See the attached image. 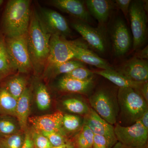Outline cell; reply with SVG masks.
<instances>
[{
  "label": "cell",
  "instance_id": "6da1fadb",
  "mask_svg": "<svg viewBox=\"0 0 148 148\" xmlns=\"http://www.w3.org/2000/svg\"><path fill=\"white\" fill-rule=\"evenodd\" d=\"M51 37L43 29L36 10H33L27 33V44L32 69L37 74L45 69L49 55Z\"/></svg>",
  "mask_w": 148,
  "mask_h": 148
},
{
  "label": "cell",
  "instance_id": "7a4b0ae2",
  "mask_svg": "<svg viewBox=\"0 0 148 148\" xmlns=\"http://www.w3.org/2000/svg\"><path fill=\"white\" fill-rule=\"evenodd\" d=\"M31 11L30 1H8L4 13L3 27L6 38L20 36L27 34Z\"/></svg>",
  "mask_w": 148,
  "mask_h": 148
},
{
  "label": "cell",
  "instance_id": "3957f363",
  "mask_svg": "<svg viewBox=\"0 0 148 148\" xmlns=\"http://www.w3.org/2000/svg\"><path fill=\"white\" fill-rule=\"evenodd\" d=\"M117 98L122 113L131 122L138 120L148 110L147 102L137 89L119 88Z\"/></svg>",
  "mask_w": 148,
  "mask_h": 148
},
{
  "label": "cell",
  "instance_id": "277c9868",
  "mask_svg": "<svg viewBox=\"0 0 148 148\" xmlns=\"http://www.w3.org/2000/svg\"><path fill=\"white\" fill-rule=\"evenodd\" d=\"M147 1H132L128 17L133 36V50H137L146 42L147 37Z\"/></svg>",
  "mask_w": 148,
  "mask_h": 148
},
{
  "label": "cell",
  "instance_id": "5b68a950",
  "mask_svg": "<svg viewBox=\"0 0 148 148\" xmlns=\"http://www.w3.org/2000/svg\"><path fill=\"white\" fill-rule=\"evenodd\" d=\"M7 51L13 70L27 73L32 66L27 44V34L20 36L5 38Z\"/></svg>",
  "mask_w": 148,
  "mask_h": 148
},
{
  "label": "cell",
  "instance_id": "8992f818",
  "mask_svg": "<svg viewBox=\"0 0 148 148\" xmlns=\"http://www.w3.org/2000/svg\"><path fill=\"white\" fill-rule=\"evenodd\" d=\"M92 109L110 124L116 123L118 107L113 94L110 90L101 88L97 90L89 98Z\"/></svg>",
  "mask_w": 148,
  "mask_h": 148
},
{
  "label": "cell",
  "instance_id": "52a82bcc",
  "mask_svg": "<svg viewBox=\"0 0 148 148\" xmlns=\"http://www.w3.org/2000/svg\"><path fill=\"white\" fill-rule=\"evenodd\" d=\"M114 131L118 142L127 148H145L147 146L148 130L139 120L126 127L116 124Z\"/></svg>",
  "mask_w": 148,
  "mask_h": 148
},
{
  "label": "cell",
  "instance_id": "ba28073f",
  "mask_svg": "<svg viewBox=\"0 0 148 148\" xmlns=\"http://www.w3.org/2000/svg\"><path fill=\"white\" fill-rule=\"evenodd\" d=\"M36 11L41 25L49 34L66 38L71 34V30L66 18L60 13L41 7Z\"/></svg>",
  "mask_w": 148,
  "mask_h": 148
},
{
  "label": "cell",
  "instance_id": "9c48e42d",
  "mask_svg": "<svg viewBox=\"0 0 148 148\" xmlns=\"http://www.w3.org/2000/svg\"><path fill=\"white\" fill-rule=\"evenodd\" d=\"M75 51L72 41L66 38L52 35L49 41V52L46 67L55 66L72 60Z\"/></svg>",
  "mask_w": 148,
  "mask_h": 148
},
{
  "label": "cell",
  "instance_id": "30bf717a",
  "mask_svg": "<svg viewBox=\"0 0 148 148\" xmlns=\"http://www.w3.org/2000/svg\"><path fill=\"white\" fill-rule=\"evenodd\" d=\"M72 27L81 35L90 47L100 53L106 49V41L104 32L100 28H95L84 21L78 19L72 23Z\"/></svg>",
  "mask_w": 148,
  "mask_h": 148
},
{
  "label": "cell",
  "instance_id": "8fae6325",
  "mask_svg": "<svg viewBox=\"0 0 148 148\" xmlns=\"http://www.w3.org/2000/svg\"><path fill=\"white\" fill-rule=\"evenodd\" d=\"M84 125H87L94 135L103 136L108 142V148H112L118 142L114 127L102 119L92 108L85 116Z\"/></svg>",
  "mask_w": 148,
  "mask_h": 148
},
{
  "label": "cell",
  "instance_id": "7c38bea8",
  "mask_svg": "<svg viewBox=\"0 0 148 148\" xmlns=\"http://www.w3.org/2000/svg\"><path fill=\"white\" fill-rule=\"evenodd\" d=\"M114 53L117 56L125 55L130 48L131 39L128 28L122 19H116L111 30Z\"/></svg>",
  "mask_w": 148,
  "mask_h": 148
},
{
  "label": "cell",
  "instance_id": "4fadbf2b",
  "mask_svg": "<svg viewBox=\"0 0 148 148\" xmlns=\"http://www.w3.org/2000/svg\"><path fill=\"white\" fill-rule=\"evenodd\" d=\"M116 71L133 81L147 82V60L139 59L134 56L120 66Z\"/></svg>",
  "mask_w": 148,
  "mask_h": 148
},
{
  "label": "cell",
  "instance_id": "5bb4252c",
  "mask_svg": "<svg viewBox=\"0 0 148 148\" xmlns=\"http://www.w3.org/2000/svg\"><path fill=\"white\" fill-rule=\"evenodd\" d=\"M63 113L57 111L52 114L29 117L28 121L34 129L39 132H58L62 133Z\"/></svg>",
  "mask_w": 148,
  "mask_h": 148
},
{
  "label": "cell",
  "instance_id": "9a60e30c",
  "mask_svg": "<svg viewBox=\"0 0 148 148\" xmlns=\"http://www.w3.org/2000/svg\"><path fill=\"white\" fill-rule=\"evenodd\" d=\"M73 48L75 51L74 58L84 63L106 70H114L113 67L105 59L99 57L90 50L82 42L72 41Z\"/></svg>",
  "mask_w": 148,
  "mask_h": 148
},
{
  "label": "cell",
  "instance_id": "2e32d148",
  "mask_svg": "<svg viewBox=\"0 0 148 148\" xmlns=\"http://www.w3.org/2000/svg\"><path fill=\"white\" fill-rule=\"evenodd\" d=\"M51 4L54 7L76 17L78 19L90 24L92 18L84 1L79 0H53Z\"/></svg>",
  "mask_w": 148,
  "mask_h": 148
},
{
  "label": "cell",
  "instance_id": "e0dca14e",
  "mask_svg": "<svg viewBox=\"0 0 148 148\" xmlns=\"http://www.w3.org/2000/svg\"><path fill=\"white\" fill-rule=\"evenodd\" d=\"M86 6L90 15L103 25L108 21L112 8V2L107 0H86Z\"/></svg>",
  "mask_w": 148,
  "mask_h": 148
},
{
  "label": "cell",
  "instance_id": "ac0fdd59",
  "mask_svg": "<svg viewBox=\"0 0 148 148\" xmlns=\"http://www.w3.org/2000/svg\"><path fill=\"white\" fill-rule=\"evenodd\" d=\"M31 97L32 91L27 87L17 101L15 117L21 130L24 132L27 129V122L31 111Z\"/></svg>",
  "mask_w": 148,
  "mask_h": 148
},
{
  "label": "cell",
  "instance_id": "d6986e66",
  "mask_svg": "<svg viewBox=\"0 0 148 148\" xmlns=\"http://www.w3.org/2000/svg\"><path fill=\"white\" fill-rule=\"evenodd\" d=\"M93 84L92 77L82 81L63 76L58 80V87L60 90L65 92L86 93L92 89Z\"/></svg>",
  "mask_w": 148,
  "mask_h": 148
},
{
  "label": "cell",
  "instance_id": "ffe728a7",
  "mask_svg": "<svg viewBox=\"0 0 148 148\" xmlns=\"http://www.w3.org/2000/svg\"><path fill=\"white\" fill-rule=\"evenodd\" d=\"M92 72L94 74L101 75L109 80L119 88H132L139 90L143 85L146 82H138L131 80L114 70H102Z\"/></svg>",
  "mask_w": 148,
  "mask_h": 148
},
{
  "label": "cell",
  "instance_id": "44dd1931",
  "mask_svg": "<svg viewBox=\"0 0 148 148\" xmlns=\"http://www.w3.org/2000/svg\"><path fill=\"white\" fill-rule=\"evenodd\" d=\"M84 66V63L77 60H72L62 64L45 67L44 75L45 77L53 78L61 74H66L74 69Z\"/></svg>",
  "mask_w": 148,
  "mask_h": 148
},
{
  "label": "cell",
  "instance_id": "7402d4cb",
  "mask_svg": "<svg viewBox=\"0 0 148 148\" xmlns=\"http://www.w3.org/2000/svg\"><path fill=\"white\" fill-rule=\"evenodd\" d=\"M17 100L4 87L0 88V115L15 117Z\"/></svg>",
  "mask_w": 148,
  "mask_h": 148
},
{
  "label": "cell",
  "instance_id": "603a6c76",
  "mask_svg": "<svg viewBox=\"0 0 148 148\" xmlns=\"http://www.w3.org/2000/svg\"><path fill=\"white\" fill-rule=\"evenodd\" d=\"M4 87L17 101L27 88V81L24 77L14 76L7 81Z\"/></svg>",
  "mask_w": 148,
  "mask_h": 148
},
{
  "label": "cell",
  "instance_id": "cb8c5ba5",
  "mask_svg": "<svg viewBox=\"0 0 148 148\" xmlns=\"http://www.w3.org/2000/svg\"><path fill=\"white\" fill-rule=\"evenodd\" d=\"M21 131L15 117L0 115V137L13 135Z\"/></svg>",
  "mask_w": 148,
  "mask_h": 148
},
{
  "label": "cell",
  "instance_id": "d4e9b609",
  "mask_svg": "<svg viewBox=\"0 0 148 148\" xmlns=\"http://www.w3.org/2000/svg\"><path fill=\"white\" fill-rule=\"evenodd\" d=\"M14 71L9 57L5 38L0 35V80Z\"/></svg>",
  "mask_w": 148,
  "mask_h": 148
},
{
  "label": "cell",
  "instance_id": "484cf974",
  "mask_svg": "<svg viewBox=\"0 0 148 148\" xmlns=\"http://www.w3.org/2000/svg\"><path fill=\"white\" fill-rule=\"evenodd\" d=\"M35 96L38 108L41 110H45L49 108L51 104V98L47 87L42 82L36 84Z\"/></svg>",
  "mask_w": 148,
  "mask_h": 148
},
{
  "label": "cell",
  "instance_id": "4316f807",
  "mask_svg": "<svg viewBox=\"0 0 148 148\" xmlns=\"http://www.w3.org/2000/svg\"><path fill=\"white\" fill-rule=\"evenodd\" d=\"M25 136V132L21 131L13 135L0 137V148H21Z\"/></svg>",
  "mask_w": 148,
  "mask_h": 148
},
{
  "label": "cell",
  "instance_id": "83f0119b",
  "mask_svg": "<svg viewBox=\"0 0 148 148\" xmlns=\"http://www.w3.org/2000/svg\"><path fill=\"white\" fill-rule=\"evenodd\" d=\"M63 105L69 112L79 114H87L90 110L86 103L77 98L66 99L63 101Z\"/></svg>",
  "mask_w": 148,
  "mask_h": 148
},
{
  "label": "cell",
  "instance_id": "f1b7e54d",
  "mask_svg": "<svg viewBox=\"0 0 148 148\" xmlns=\"http://www.w3.org/2000/svg\"><path fill=\"white\" fill-rule=\"evenodd\" d=\"M82 124L79 117L73 115H64L62 120V128L68 132H74L79 129Z\"/></svg>",
  "mask_w": 148,
  "mask_h": 148
},
{
  "label": "cell",
  "instance_id": "f546056e",
  "mask_svg": "<svg viewBox=\"0 0 148 148\" xmlns=\"http://www.w3.org/2000/svg\"><path fill=\"white\" fill-rule=\"evenodd\" d=\"M94 73L85 67H80L64 75V76L79 80H86L93 77Z\"/></svg>",
  "mask_w": 148,
  "mask_h": 148
},
{
  "label": "cell",
  "instance_id": "4dcf8cb0",
  "mask_svg": "<svg viewBox=\"0 0 148 148\" xmlns=\"http://www.w3.org/2000/svg\"><path fill=\"white\" fill-rule=\"evenodd\" d=\"M34 148H51L52 146L41 132L33 129L30 131Z\"/></svg>",
  "mask_w": 148,
  "mask_h": 148
},
{
  "label": "cell",
  "instance_id": "1f68e13d",
  "mask_svg": "<svg viewBox=\"0 0 148 148\" xmlns=\"http://www.w3.org/2000/svg\"><path fill=\"white\" fill-rule=\"evenodd\" d=\"M42 133L45 136L52 147H57L64 145L69 142L66 137L62 133L58 132H42Z\"/></svg>",
  "mask_w": 148,
  "mask_h": 148
},
{
  "label": "cell",
  "instance_id": "d6a6232c",
  "mask_svg": "<svg viewBox=\"0 0 148 148\" xmlns=\"http://www.w3.org/2000/svg\"><path fill=\"white\" fill-rule=\"evenodd\" d=\"M131 0H116L115 1L116 5L121 10L125 18L128 20L130 6Z\"/></svg>",
  "mask_w": 148,
  "mask_h": 148
},
{
  "label": "cell",
  "instance_id": "836d02e7",
  "mask_svg": "<svg viewBox=\"0 0 148 148\" xmlns=\"http://www.w3.org/2000/svg\"><path fill=\"white\" fill-rule=\"evenodd\" d=\"M82 135L87 141L89 148H92L94 134L87 125H84L81 131Z\"/></svg>",
  "mask_w": 148,
  "mask_h": 148
},
{
  "label": "cell",
  "instance_id": "e575fe53",
  "mask_svg": "<svg viewBox=\"0 0 148 148\" xmlns=\"http://www.w3.org/2000/svg\"><path fill=\"white\" fill-rule=\"evenodd\" d=\"M92 148H108L106 138L100 135H94Z\"/></svg>",
  "mask_w": 148,
  "mask_h": 148
},
{
  "label": "cell",
  "instance_id": "d590c367",
  "mask_svg": "<svg viewBox=\"0 0 148 148\" xmlns=\"http://www.w3.org/2000/svg\"><path fill=\"white\" fill-rule=\"evenodd\" d=\"M76 144L78 148H89L86 140L81 132L77 135L75 138Z\"/></svg>",
  "mask_w": 148,
  "mask_h": 148
},
{
  "label": "cell",
  "instance_id": "8d00e7d4",
  "mask_svg": "<svg viewBox=\"0 0 148 148\" xmlns=\"http://www.w3.org/2000/svg\"><path fill=\"white\" fill-rule=\"evenodd\" d=\"M25 133V139L21 148H34L30 131L27 129Z\"/></svg>",
  "mask_w": 148,
  "mask_h": 148
},
{
  "label": "cell",
  "instance_id": "74e56055",
  "mask_svg": "<svg viewBox=\"0 0 148 148\" xmlns=\"http://www.w3.org/2000/svg\"><path fill=\"white\" fill-rule=\"evenodd\" d=\"M134 57L142 59L147 60L148 58V45L143 49L138 51L136 53Z\"/></svg>",
  "mask_w": 148,
  "mask_h": 148
},
{
  "label": "cell",
  "instance_id": "f35d334b",
  "mask_svg": "<svg viewBox=\"0 0 148 148\" xmlns=\"http://www.w3.org/2000/svg\"><path fill=\"white\" fill-rule=\"evenodd\" d=\"M140 93L143 96L146 102L148 101V84L147 82H146L142 86L140 89Z\"/></svg>",
  "mask_w": 148,
  "mask_h": 148
},
{
  "label": "cell",
  "instance_id": "ab89813d",
  "mask_svg": "<svg viewBox=\"0 0 148 148\" xmlns=\"http://www.w3.org/2000/svg\"><path fill=\"white\" fill-rule=\"evenodd\" d=\"M143 126L148 130V110H147L139 119Z\"/></svg>",
  "mask_w": 148,
  "mask_h": 148
},
{
  "label": "cell",
  "instance_id": "60d3db41",
  "mask_svg": "<svg viewBox=\"0 0 148 148\" xmlns=\"http://www.w3.org/2000/svg\"><path fill=\"white\" fill-rule=\"evenodd\" d=\"M51 148H74V146L73 143L69 142L64 145L57 147H53Z\"/></svg>",
  "mask_w": 148,
  "mask_h": 148
},
{
  "label": "cell",
  "instance_id": "b9f144b4",
  "mask_svg": "<svg viewBox=\"0 0 148 148\" xmlns=\"http://www.w3.org/2000/svg\"><path fill=\"white\" fill-rule=\"evenodd\" d=\"M112 148H127L125 147V146L123 145L122 144H121L119 142H117L114 145L113 147Z\"/></svg>",
  "mask_w": 148,
  "mask_h": 148
},
{
  "label": "cell",
  "instance_id": "7bdbcfd3",
  "mask_svg": "<svg viewBox=\"0 0 148 148\" xmlns=\"http://www.w3.org/2000/svg\"><path fill=\"white\" fill-rule=\"evenodd\" d=\"M3 3V0H0V6L2 5Z\"/></svg>",
  "mask_w": 148,
  "mask_h": 148
}]
</instances>
